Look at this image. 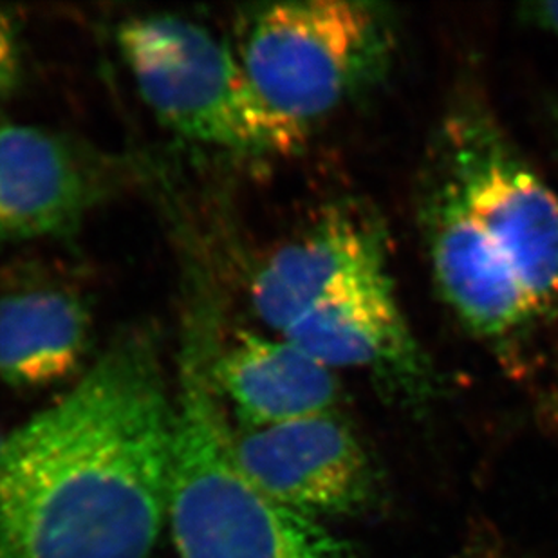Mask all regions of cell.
<instances>
[{
	"instance_id": "1",
	"label": "cell",
	"mask_w": 558,
	"mask_h": 558,
	"mask_svg": "<svg viewBox=\"0 0 558 558\" xmlns=\"http://www.w3.org/2000/svg\"><path fill=\"white\" fill-rule=\"evenodd\" d=\"M175 403L129 327L0 447V558H148L169 515Z\"/></svg>"
},
{
	"instance_id": "2",
	"label": "cell",
	"mask_w": 558,
	"mask_h": 558,
	"mask_svg": "<svg viewBox=\"0 0 558 558\" xmlns=\"http://www.w3.org/2000/svg\"><path fill=\"white\" fill-rule=\"evenodd\" d=\"M217 322L214 302L197 296L181 340L169 502L181 558H356L348 541L269 499L239 469L211 374Z\"/></svg>"
},
{
	"instance_id": "3",
	"label": "cell",
	"mask_w": 558,
	"mask_h": 558,
	"mask_svg": "<svg viewBox=\"0 0 558 558\" xmlns=\"http://www.w3.org/2000/svg\"><path fill=\"white\" fill-rule=\"evenodd\" d=\"M118 48L148 109L190 142L244 158H288L307 132L260 98L235 49L175 15L123 22Z\"/></svg>"
},
{
	"instance_id": "4",
	"label": "cell",
	"mask_w": 558,
	"mask_h": 558,
	"mask_svg": "<svg viewBox=\"0 0 558 558\" xmlns=\"http://www.w3.org/2000/svg\"><path fill=\"white\" fill-rule=\"evenodd\" d=\"M395 46L384 5L296 0L246 11L233 49L260 98L310 134L387 71Z\"/></svg>"
},
{
	"instance_id": "5",
	"label": "cell",
	"mask_w": 558,
	"mask_h": 558,
	"mask_svg": "<svg viewBox=\"0 0 558 558\" xmlns=\"http://www.w3.org/2000/svg\"><path fill=\"white\" fill-rule=\"evenodd\" d=\"M428 165L450 181L543 318L558 302V195L475 104L448 114Z\"/></svg>"
},
{
	"instance_id": "6",
	"label": "cell",
	"mask_w": 558,
	"mask_h": 558,
	"mask_svg": "<svg viewBox=\"0 0 558 558\" xmlns=\"http://www.w3.org/2000/svg\"><path fill=\"white\" fill-rule=\"evenodd\" d=\"M239 469L279 505L315 515H362L379 499V477L356 434L331 412L232 437Z\"/></svg>"
},
{
	"instance_id": "7",
	"label": "cell",
	"mask_w": 558,
	"mask_h": 558,
	"mask_svg": "<svg viewBox=\"0 0 558 558\" xmlns=\"http://www.w3.org/2000/svg\"><path fill=\"white\" fill-rule=\"evenodd\" d=\"M279 337L327 369H362L405 405H427L437 392L433 364L401 313L389 274L332 291Z\"/></svg>"
},
{
	"instance_id": "8",
	"label": "cell",
	"mask_w": 558,
	"mask_h": 558,
	"mask_svg": "<svg viewBox=\"0 0 558 558\" xmlns=\"http://www.w3.org/2000/svg\"><path fill=\"white\" fill-rule=\"evenodd\" d=\"M422 219L434 279L459 320L496 348L521 337L537 316L456 189L430 165L423 190Z\"/></svg>"
},
{
	"instance_id": "9",
	"label": "cell",
	"mask_w": 558,
	"mask_h": 558,
	"mask_svg": "<svg viewBox=\"0 0 558 558\" xmlns=\"http://www.w3.org/2000/svg\"><path fill=\"white\" fill-rule=\"evenodd\" d=\"M100 169L40 126L0 125V239L71 233L100 201Z\"/></svg>"
},
{
	"instance_id": "10",
	"label": "cell",
	"mask_w": 558,
	"mask_h": 558,
	"mask_svg": "<svg viewBox=\"0 0 558 558\" xmlns=\"http://www.w3.org/2000/svg\"><path fill=\"white\" fill-rule=\"evenodd\" d=\"M389 274L387 243L374 217L337 210L277 250L253 274L250 301L264 326L282 332L332 291Z\"/></svg>"
},
{
	"instance_id": "11",
	"label": "cell",
	"mask_w": 558,
	"mask_h": 558,
	"mask_svg": "<svg viewBox=\"0 0 558 558\" xmlns=\"http://www.w3.org/2000/svg\"><path fill=\"white\" fill-rule=\"evenodd\" d=\"M211 374L241 427H271L331 412L338 398L332 371L282 337L235 332L227 348L219 343Z\"/></svg>"
},
{
	"instance_id": "12",
	"label": "cell",
	"mask_w": 558,
	"mask_h": 558,
	"mask_svg": "<svg viewBox=\"0 0 558 558\" xmlns=\"http://www.w3.org/2000/svg\"><path fill=\"white\" fill-rule=\"evenodd\" d=\"M93 320L68 290L37 288L0 296V379L46 387L76 373L89 349Z\"/></svg>"
},
{
	"instance_id": "13",
	"label": "cell",
	"mask_w": 558,
	"mask_h": 558,
	"mask_svg": "<svg viewBox=\"0 0 558 558\" xmlns=\"http://www.w3.org/2000/svg\"><path fill=\"white\" fill-rule=\"evenodd\" d=\"M21 74V44L11 16L0 10V98L15 87Z\"/></svg>"
},
{
	"instance_id": "14",
	"label": "cell",
	"mask_w": 558,
	"mask_h": 558,
	"mask_svg": "<svg viewBox=\"0 0 558 558\" xmlns=\"http://www.w3.org/2000/svg\"><path fill=\"white\" fill-rule=\"evenodd\" d=\"M450 558H511V555L499 538L475 535Z\"/></svg>"
},
{
	"instance_id": "15",
	"label": "cell",
	"mask_w": 558,
	"mask_h": 558,
	"mask_svg": "<svg viewBox=\"0 0 558 558\" xmlns=\"http://www.w3.org/2000/svg\"><path fill=\"white\" fill-rule=\"evenodd\" d=\"M522 19L530 24L558 38V2H537L526 4L521 10Z\"/></svg>"
},
{
	"instance_id": "16",
	"label": "cell",
	"mask_w": 558,
	"mask_h": 558,
	"mask_svg": "<svg viewBox=\"0 0 558 558\" xmlns=\"http://www.w3.org/2000/svg\"><path fill=\"white\" fill-rule=\"evenodd\" d=\"M5 437L0 434V447H2V442H4Z\"/></svg>"
}]
</instances>
